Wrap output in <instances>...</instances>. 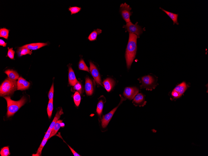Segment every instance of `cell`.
<instances>
[{"label": "cell", "mask_w": 208, "mask_h": 156, "mask_svg": "<svg viewBox=\"0 0 208 156\" xmlns=\"http://www.w3.org/2000/svg\"><path fill=\"white\" fill-rule=\"evenodd\" d=\"M187 88L188 86L184 82L177 85L171 93L173 99H177L181 97Z\"/></svg>", "instance_id": "obj_7"}, {"label": "cell", "mask_w": 208, "mask_h": 156, "mask_svg": "<svg viewBox=\"0 0 208 156\" xmlns=\"http://www.w3.org/2000/svg\"><path fill=\"white\" fill-rule=\"evenodd\" d=\"M47 43H36L26 44L21 47L26 48L31 50H36L48 45Z\"/></svg>", "instance_id": "obj_15"}, {"label": "cell", "mask_w": 208, "mask_h": 156, "mask_svg": "<svg viewBox=\"0 0 208 156\" xmlns=\"http://www.w3.org/2000/svg\"><path fill=\"white\" fill-rule=\"evenodd\" d=\"M4 98L7 103V116L8 118L13 116L27 101L26 98L25 96H23L20 100L18 101L12 100L10 96H4Z\"/></svg>", "instance_id": "obj_2"}, {"label": "cell", "mask_w": 208, "mask_h": 156, "mask_svg": "<svg viewBox=\"0 0 208 156\" xmlns=\"http://www.w3.org/2000/svg\"><path fill=\"white\" fill-rule=\"evenodd\" d=\"M17 90L23 91L27 90L29 88L30 83L20 77L17 81Z\"/></svg>", "instance_id": "obj_12"}, {"label": "cell", "mask_w": 208, "mask_h": 156, "mask_svg": "<svg viewBox=\"0 0 208 156\" xmlns=\"http://www.w3.org/2000/svg\"><path fill=\"white\" fill-rule=\"evenodd\" d=\"M90 71L91 75L97 84L102 86L101 83V78L97 66L92 62H90Z\"/></svg>", "instance_id": "obj_9"}, {"label": "cell", "mask_w": 208, "mask_h": 156, "mask_svg": "<svg viewBox=\"0 0 208 156\" xmlns=\"http://www.w3.org/2000/svg\"><path fill=\"white\" fill-rule=\"evenodd\" d=\"M10 30L6 28H1L0 29V37L8 39Z\"/></svg>", "instance_id": "obj_28"}, {"label": "cell", "mask_w": 208, "mask_h": 156, "mask_svg": "<svg viewBox=\"0 0 208 156\" xmlns=\"http://www.w3.org/2000/svg\"><path fill=\"white\" fill-rule=\"evenodd\" d=\"M74 102L76 106L78 107L80 104L81 98V95L79 92L78 91L76 92L73 96Z\"/></svg>", "instance_id": "obj_27"}, {"label": "cell", "mask_w": 208, "mask_h": 156, "mask_svg": "<svg viewBox=\"0 0 208 156\" xmlns=\"http://www.w3.org/2000/svg\"><path fill=\"white\" fill-rule=\"evenodd\" d=\"M17 54L19 57H21L27 54L31 55L32 53V50L26 48H22L21 47L18 48Z\"/></svg>", "instance_id": "obj_22"}, {"label": "cell", "mask_w": 208, "mask_h": 156, "mask_svg": "<svg viewBox=\"0 0 208 156\" xmlns=\"http://www.w3.org/2000/svg\"><path fill=\"white\" fill-rule=\"evenodd\" d=\"M62 120H59L55 124L52 129L51 134L49 139L56 134L60 128L62 127Z\"/></svg>", "instance_id": "obj_23"}, {"label": "cell", "mask_w": 208, "mask_h": 156, "mask_svg": "<svg viewBox=\"0 0 208 156\" xmlns=\"http://www.w3.org/2000/svg\"><path fill=\"white\" fill-rule=\"evenodd\" d=\"M4 73L8 76L9 78L13 80H18L20 78V75L15 71L13 70L8 69Z\"/></svg>", "instance_id": "obj_17"}, {"label": "cell", "mask_w": 208, "mask_h": 156, "mask_svg": "<svg viewBox=\"0 0 208 156\" xmlns=\"http://www.w3.org/2000/svg\"><path fill=\"white\" fill-rule=\"evenodd\" d=\"M68 146H69V148H70V149L71 151V152L73 153V155L74 156H80V155L79 154H78L76 151L74 150L70 146H69V145H68Z\"/></svg>", "instance_id": "obj_35"}, {"label": "cell", "mask_w": 208, "mask_h": 156, "mask_svg": "<svg viewBox=\"0 0 208 156\" xmlns=\"http://www.w3.org/2000/svg\"><path fill=\"white\" fill-rule=\"evenodd\" d=\"M81 8L80 7L77 6L70 7L68 8L69 11L71 12V15L76 14L79 12L81 10Z\"/></svg>", "instance_id": "obj_30"}, {"label": "cell", "mask_w": 208, "mask_h": 156, "mask_svg": "<svg viewBox=\"0 0 208 156\" xmlns=\"http://www.w3.org/2000/svg\"><path fill=\"white\" fill-rule=\"evenodd\" d=\"M139 38L134 34H129L128 42L126 49L125 58L127 67L130 69L137 52V40Z\"/></svg>", "instance_id": "obj_1"}, {"label": "cell", "mask_w": 208, "mask_h": 156, "mask_svg": "<svg viewBox=\"0 0 208 156\" xmlns=\"http://www.w3.org/2000/svg\"><path fill=\"white\" fill-rule=\"evenodd\" d=\"M139 92V90L136 87H127L125 89L123 95L126 99L132 100Z\"/></svg>", "instance_id": "obj_10"}, {"label": "cell", "mask_w": 208, "mask_h": 156, "mask_svg": "<svg viewBox=\"0 0 208 156\" xmlns=\"http://www.w3.org/2000/svg\"><path fill=\"white\" fill-rule=\"evenodd\" d=\"M141 85V89H145L146 90L152 91L155 89L158 84L156 77L151 75L143 76L138 79Z\"/></svg>", "instance_id": "obj_4"}, {"label": "cell", "mask_w": 208, "mask_h": 156, "mask_svg": "<svg viewBox=\"0 0 208 156\" xmlns=\"http://www.w3.org/2000/svg\"><path fill=\"white\" fill-rule=\"evenodd\" d=\"M104 103V100L103 99H101L99 101L97 106L96 112L97 113L100 119L101 118L102 114V113Z\"/></svg>", "instance_id": "obj_21"}, {"label": "cell", "mask_w": 208, "mask_h": 156, "mask_svg": "<svg viewBox=\"0 0 208 156\" xmlns=\"http://www.w3.org/2000/svg\"><path fill=\"white\" fill-rule=\"evenodd\" d=\"M6 45L7 43L3 40H0V45L3 46V47H6Z\"/></svg>", "instance_id": "obj_36"}, {"label": "cell", "mask_w": 208, "mask_h": 156, "mask_svg": "<svg viewBox=\"0 0 208 156\" xmlns=\"http://www.w3.org/2000/svg\"><path fill=\"white\" fill-rule=\"evenodd\" d=\"M102 31V30L100 29H94L88 37V39L90 41H94L96 40L98 36L101 34Z\"/></svg>", "instance_id": "obj_18"}, {"label": "cell", "mask_w": 208, "mask_h": 156, "mask_svg": "<svg viewBox=\"0 0 208 156\" xmlns=\"http://www.w3.org/2000/svg\"><path fill=\"white\" fill-rule=\"evenodd\" d=\"M74 89L77 90L78 92L81 94L82 91V86L79 82H78L74 87Z\"/></svg>", "instance_id": "obj_33"}, {"label": "cell", "mask_w": 208, "mask_h": 156, "mask_svg": "<svg viewBox=\"0 0 208 156\" xmlns=\"http://www.w3.org/2000/svg\"><path fill=\"white\" fill-rule=\"evenodd\" d=\"M123 27L129 34H134L137 35L139 38L144 30L140 26L137 24V22L134 24L130 22L127 23L126 25H124Z\"/></svg>", "instance_id": "obj_6"}, {"label": "cell", "mask_w": 208, "mask_h": 156, "mask_svg": "<svg viewBox=\"0 0 208 156\" xmlns=\"http://www.w3.org/2000/svg\"><path fill=\"white\" fill-rule=\"evenodd\" d=\"M115 84L114 80L110 78H108L103 82L104 88L108 92H109L114 87Z\"/></svg>", "instance_id": "obj_16"}, {"label": "cell", "mask_w": 208, "mask_h": 156, "mask_svg": "<svg viewBox=\"0 0 208 156\" xmlns=\"http://www.w3.org/2000/svg\"><path fill=\"white\" fill-rule=\"evenodd\" d=\"M85 89L86 94L88 96L93 94L94 91L93 82L89 78H86L85 80Z\"/></svg>", "instance_id": "obj_13"}, {"label": "cell", "mask_w": 208, "mask_h": 156, "mask_svg": "<svg viewBox=\"0 0 208 156\" xmlns=\"http://www.w3.org/2000/svg\"><path fill=\"white\" fill-rule=\"evenodd\" d=\"M146 103L145 96L141 93H138L134 98L132 102L133 104L135 106L140 107L144 106Z\"/></svg>", "instance_id": "obj_11"}, {"label": "cell", "mask_w": 208, "mask_h": 156, "mask_svg": "<svg viewBox=\"0 0 208 156\" xmlns=\"http://www.w3.org/2000/svg\"><path fill=\"white\" fill-rule=\"evenodd\" d=\"M63 114V112L62 109V108H60L59 111H58L57 112L56 114H55L54 119L51 124L49 128H50V129H53L55 124H56L57 122L59 120L60 118L62 115Z\"/></svg>", "instance_id": "obj_19"}, {"label": "cell", "mask_w": 208, "mask_h": 156, "mask_svg": "<svg viewBox=\"0 0 208 156\" xmlns=\"http://www.w3.org/2000/svg\"><path fill=\"white\" fill-rule=\"evenodd\" d=\"M17 81L15 80L7 78L0 86V96L1 97L12 95L17 90Z\"/></svg>", "instance_id": "obj_3"}, {"label": "cell", "mask_w": 208, "mask_h": 156, "mask_svg": "<svg viewBox=\"0 0 208 156\" xmlns=\"http://www.w3.org/2000/svg\"><path fill=\"white\" fill-rule=\"evenodd\" d=\"M8 51L7 57H8L11 59H14L15 51L13 50V48H8Z\"/></svg>", "instance_id": "obj_31"}, {"label": "cell", "mask_w": 208, "mask_h": 156, "mask_svg": "<svg viewBox=\"0 0 208 156\" xmlns=\"http://www.w3.org/2000/svg\"><path fill=\"white\" fill-rule=\"evenodd\" d=\"M68 79L69 84L72 86H74L78 82L74 72L71 66H69Z\"/></svg>", "instance_id": "obj_14"}, {"label": "cell", "mask_w": 208, "mask_h": 156, "mask_svg": "<svg viewBox=\"0 0 208 156\" xmlns=\"http://www.w3.org/2000/svg\"><path fill=\"white\" fill-rule=\"evenodd\" d=\"M48 139H43L36 153V154L33 155V156H41L43 149L44 147V146L47 143Z\"/></svg>", "instance_id": "obj_26"}, {"label": "cell", "mask_w": 208, "mask_h": 156, "mask_svg": "<svg viewBox=\"0 0 208 156\" xmlns=\"http://www.w3.org/2000/svg\"><path fill=\"white\" fill-rule=\"evenodd\" d=\"M52 131V129L49 128L47 131V132H46V134H45L44 137L43 139L48 140L49 139L51 134Z\"/></svg>", "instance_id": "obj_34"}, {"label": "cell", "mask_w": 208, "mask_h": 156, "mask_svg": "<svg viewBox=\"0 0 208 156\" xmlns=\"http://www.w3.org/2000/svg\"><path fill=\"white\" fill-rule=\"evenodd\" d=\"M120 96L121 98V100L120 101V102L118 105V106L113 108L112 111H111L109 113L104 115L102 118L101 125L102 127L103 128H105L107 127L109 123L113 116L114 114L116 111H117V109L119 106L120 105L122 104L124 101H125L127 99L125 98H123L121 95H120Z\"/></svg>", "instance_id": "obj_5"}, {"label": "cell", "mask_w": 208, "mask_h": 156, "mask_svg": "<svg viewBox=\"0 0 208 156\" xmlns=\"http://www.w3.org/2000/svg\"><path fill=\"white\" fill-rule=\"evenodd\" d=\"M132 8L126 3H122L120 6V12L123 19L126 23L131 22L130 17L132 14Z\"/></svg>", "instance_id": "obj_8"}, {"label": "cell", "mask_w": 208, "mask_h": 156, "mask_svg": "<svg viewBox=\"0 0 208 156\" xmlns=\"http://www.w3.org/2000/svg\"><path fill=\"white\" fill-rule=\"evenodd\" d=\"M53 99L49 100L47 111L48 118H50L52 116L53 109Z\"/></svg>", "instance_id": "obj_25"}, {"label": "cell", "mask_w": 208, "mask_h": 156, "mask_svg": "<svg viewBox=\"0 0 208 156\" xmlns=\"http://www.w3.org/2000/svg\"><path fill=\"white\" fill-rule=\"evenodd\" d=\"M54 83H53L50 89L49 90L48 94V97L49 100H51L53 99V96H54Z\"/></svg>", "instance_id": "obj_32"}, {"label": "cell", "mask_w": 208, "mask_h": 156, "mask_svg": "<svg viewBox=\"0 0 208 156\" xmlns=\"http://www.w3.org/2000/svg\"><path fill=\"white\" fill-rule=\"evenodd\" d=\"M161 10L165 12L170 18L173 22L174 24H175L177 25H179V23L178 21V14H175L169 12L168 11L164 10L162 8H160Z\"/></svg>", "instance_id": "obj_20"}, {"label": "cell", "mask_w": 208, "mask_h": 156, "mask_svg": "<svg viewBox=\"0 0 208 156\" xmlns=\"http://www.w3.org/2000/svg\"><path fill=\"white\" fill-rule=\"evenodd\" d=\"M0 154L1 156H8L10 155V150L8 146L4 147L3 148L1 151Z\"/></svg>", "instance_id": "obj_29"}, {"label": "cell", "mask_w": 208, "mask_h": 156, "mask_svg": "<svg viewBox=\"0 0 208 156\" xmlns=\"http://www.w3.org/2000/svg\"><path fill=\"white\" fill-rule=\"evenodd\" d=\"M78 67L80 70L86 71L90 72V71L88 67L86 65L85 61L82 58H81L78 63Z\"/></svg>", "instance_id": "obj_24"}]
</instances>
